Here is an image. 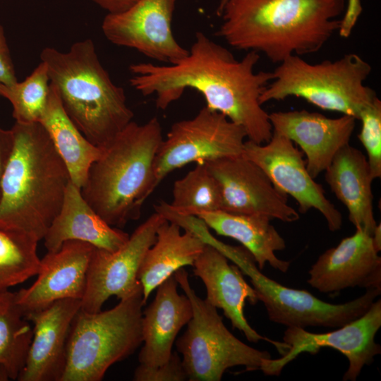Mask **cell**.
<instances>
[{"instance_id":"obj_1","label":"cell","mask_w":381,"mask_h":381,"mask_svg":"<svg viewBox=\"0 0 381 381\" xmlns=\"http://www.w3.org/2000/svg\"><path fill=\"white\" fill-rule=\"evenodd\" d=\"M259 60L254 51L238 60L226 47L197 32L186 56L171 64H131L129 81L143 95H155L156 107L162 110L186 90H195L203 96L205 107L241 126L248 140L263 144L271 139L273 130L260 97L273 74L255 72Z\"/></svg>"},{"instance_id":"obj_2","label":"cell","mask_w":381,"mask_h":381,"mask_svg":"<svg viewBox=\"0 0 381 381\" xmlns=\"http://www.w3.org/2000/svg\"><path fill=\"white\" fill-rule=\"evenodd\" d=\"M346 0H227L216 35L231 47L281 63L320 51L338 32Z\"/></svg>"},{"instance_id":"obj_3","label":"cell","mask_w":381,"mask_h":381,"mask_svg":"<svg viewBox=\"0 0 381 381\" xmlns=\"http://www.w3.org/2000/svg\"><path fill=\"white\" fill-rule=\"evenodd\" d=\"M0 190V228L42 239L71 182L67 167L39 122H16Z\"/></svg>"},{"instance_id":"obj_4","label":"cell","mask_w":381,"mask_h":381,"mask_svg":"<svg viewBox=\"0 0 381 381\" xmlns=\"http://www.w3.org/2000/svg\"><path fill=\"white\" fill-rule=\"evenodd\" d=\"M163 140L157 117L143 124L131 121L92 164L80 188L83 197L110 226L123 227L140 216L154 191V166Z\"/></svg>"},{"instance_id":"obj_5","label":"cell","mask_w":381,"mask_h":381,"mask_svg":"<svg viewBox=\"0 0 381 381\" xmlns=\"http://www.w3.org/2000/svg\"><path fill=\"white\" fill-rule=\"evenodd\" d=\"M40 58L64 111L92 144L104 148L133 121L124 90L111 79L92 40L66 52L46 47Z\"/></svg>"},{"instance_id":"obj_6","label":"cell","mask_w":381,"mask_h":381,"mask_svg":"<svg viewBox=\"0 0 381 381\" xmlns=\"http://www.w3.org/2000/svg\"><path fill=\"white\" fill-rule=\"evenodd\" d=\"M371 71L370 64L355 53L318 64L291 56L272 71L273 79L260 102L262 105L296 97L320 109L358 120L362 111L377 97L375 90L364 84Z\"/></svg>"},{"instance_id":"obj_7","label":"cell","mask_w":381,"mask_h":381,"mask_svg":"<svg viewBox=\"0 0 381 381\" xmlns=\"http://www.w3.org/2000/svg\"><path fill=\"white\" fill-rule=\"evenodd\" d=\"M143 290L104 311L75 315L60 381H100L107 370L143 343Z\"/></svg>"},{"instance_id":"obj_8","label":"cell","mask_w":381,"mask_h":381,"mask_svg":"<svg viewBox=\"0 0 381 381\" xmlns=\"http://www.w3.org/2000/svg\"><path fill=\"white\" fill-rule=\"evenodd\" d=\"M174 274L193 308L187 328L176 342L188 380L219 381L227 369L236 366L260 370L271 358L270 353L236 337L224 325L217 308L195 294L183 268Z\"/></svg>"},{"instance_id":"obj_9","label":"cell","mask_w":381,"mask_h":381,"mask_svg":"<svg viewBox=\"0 0 381 381\" xmlns=\"http://www.w3.org/2000/svg\"><path fill=\"white\" fill-rule=\"evenodd\" d=\"M220 252L250 278L270 320L286 327H339L364 314L381 293V289H368L346 303H327L306 290L285 286L265 276L243 247L224 243Z\"/></svg>"},{"instance_id":"obj_10","label":"cell","mask_w":381,"mask_h":381,"mask_svg":"<svg viewBox=\"0 0 381 381\" xmlns=\"http://www.w3.org/2000/svg\"><path fill=\"white\" fill-rule=\"evenodd\" d=\"M245 130L207 107L191 119L174 123L155 160L154 190L171 171L190 163H205L241 155Z\"/></svg>"},{"instance_id":"obj_11","label":"cell","mask_w":381,"mask_h":381,"mask_svg":"<svg viewBox=\"0 0 381 381\" xmlns=\"http://www.w3.org/2000/svg\"><path fill=\"white\" fill-rule=\"evenodd\" d=\"M381 327V300L375 301L361 316L325 333L286 327L283 342L289 348L280 358L266 360L261 370L267 375H279L282 369L302 353L316 354L321 348H332L346 357L349 367L343 380L355 381L365 365L371 364L381 353L375 337Z\"/></svg>"},{"instance_id":"obj_12","label":"cell","mask_w":381,"mask_h":381,"mask_svg":"<svg viewBox=\"0 0 381 381\" xmlns=\"http://www.w3.org/2000/svg\"><path fill=\"white\" fill-rule=\"evenodd\" d=\"M166 221L157 212L139 225L118 250L95 247L92 253L80 309L96 313L111 296L127 298L142 289L138 279L142 260L155 243L159 227Z\"/></svg>"},{"instance_id":"obj_13","label":"cell","mask_w":381,"mask_h":381,"mask_svg":"<svg viewBox=\"0 0 381 381\" xmlns=\"http://www.w3.org/2000/svg\"><path fill=\"white\" fill-rule=\"evenodd\" d=\"M242 155L261 168L278 190L294 198L300 213L317 210L331 231L341 229L340 212L326 197L322 186L310 176L303 153L291 140L276 133L263 144L248 140Z\"/></svg>"},{"instance_id":"obj_14","label":"cell","mask_w":381,"mask_h":381,"mask_svg":"<svg viewBox=\"0 0 381 381\" xmlns=\"http://www.w3.org/2000/svg\"><path fill=\"white\" fill-rule=\"evenodd\" d=\"M176 0H137L128 9L107 13L102 23L105 37L118 46L134 49L166 64L186 56L171 29Z\"/></svg>"},{"instance_id":"obj_15","label":"cell","mask_w":381,"mask_h":381,"mask_svg":"<svg viewBox=\"0 0 381 381\" xmlns=\"http://www.w3.org/2000/svg\"><path fill=\"white\" fill-rule=\"evenodd\" d=\"M205 163L219 184L222 210L263 214L284 222L299 219V212L288 204V196L274 187L261 168L242 155Z\"/></svg>"},{"instance_id":"obj_16","label":"cell","mask_w":381,"mask_h":381,"mask_svg":"<svg viewBox=\"0 0 381 381\" xmlns=\"http://www.w3.org/2000/svg\"><path fill=\"white\" fill-rule=\"evenodd\" d=\"M95 246L80 241H68L40 259L35 282L15 292L16 301L25 317L64 298L81 301L87 283L90 258Z\"/></svg>"},{"instance_id":"obj_17","label":"cell","mask_w":381,"mask_h":381,"mask_svg":"<svg viewBox=\"0 0 381 381\" xmlns=\"http://www.w3.org/2000/svg\"><path fill=\"white\" fill-rule=\"evenodd\" d=\"M371 235L362 229L321 254L308 271V284L331 294L348 288L381 289V258Z\"/></svg>"},{"instance_id":"obj_18","label":"cell","mask_w":381,"mask_h":381,"mask_svg":"<svg viewBox=\"0 0 381 381\" xmlns=\"http://www.w3.org/2000/svg\"><path fill=\"white\" fill-rule=\"evenodd\" d=\"M193 267L194 274L205 284V300L217 309L222 310L233 328L241 332L250 342L270 343L282 356L287 351L289 346L286 344L263 337L249 325L244 315L245 302L248 301L255 305L258 298L254 288L246 282L236 265H229L224 255L206 243Z\"/></svg>"},{"instance_id":"obj_19","label":"cell","mask_w":381,"mask_h":381,"mask_svg":"<svg viewBox=\"0 0 381 381\" xmlns=\"http://www.w3.org/2000/svg\"><path fill=\"white\" fill-rule=\"evenodd\" d=\"M269 119L273 133L301 147L313 179L325 171L337 152L349 143L356 121L348 115L329 118L306 109L272 112Z\"/></svg>"},{"instance_id":"obj_20","label":"cell","mask_w":381,"mask_h":381,"mask_svg":"<svg viewBox=\"0 0 381 381\" xmlns=\"http://www.w3.org/2000/svg\"><path fill=\"white\" fill-rule=\"evenodd\" d=\"M80 307V300L64 298L25 315L33 324L32 338L18 380L60 381L70 328Z\"/></svg>"},{"instance_id":"obj_21","label":"cell","mask_w":381,"mask_h":381,"mask_svg":"<svg viewBox=\"0 0 381 381\" xmlns=\"http://www.w3.org/2000/svg\"><path fill=\"white\" fill-rule=\"evenodd\" d=\"M178 285L174 274L169 277L157 287L154 300L143 311L141 366L155 368L168 362L177 334L192 318L191 303L186 294H179Z\"/></svg>"},{"instance_id":"obj_22","label":"cell","mask_w":381,"mask_h":381,"mask_svg":"<svg viewBox=\"0 0 381 381\" xmlns=\"http://www.w3.org/2000/svg\"><path fill=\"white\" fill-rule=\"evenodd\" d=\"M129 235L108 224L87 203L80 189L69 183L61 207L44 236L48 251H55L68 241H80L109 251H115Z\"/></svg>"},{"instance_id":"obj_23","label":"cell","mask_w":381,"mask_h":381,"mask_svg":"<svg viewBox=\"0 0 381 381\" xmlns=\"http://www.w3.org/2000/svg\"><path fill=\"white\" fill-rule=\"evenodd\" d=\"M325 172V181L346 207L356 229L372 235L377 224L373 212L374 179L366 156L349 143L337 152Z\"/></svg>"},{"instance_id":"obj_24","label":"cell","mask_w":381,"mask_h":381,"mask_svg":"<svg viewBox=\"0 0 381 381\" xmlns=\"http://www.w3.org/2000/svg\"><path fill=\"white\" fill-rule=\"evenodd\" d=\"M195 216L201 219L217 234L231 238L242 244L262 270L266 263L282 272H286L290 262L277 257L275 252L286 248L285 241L271 224V218L263 214H234L218 210L200 212Z\"/></svg>"},{"instance_id":"obj_25","label":"cell","mask_w":381,"mask_h":381,"mask_svg":"<svg viewBox=\"0 0 381 381\" xmlns=\"http://www.w3.org/2000/svg\"><path fill=\"white\" fill-rule=\"evenodd\" d=\"M175 223L165 221L157 229L155 243L145 253L140 263L138 279L145 305L150 294L176 271L193 266L205 243L193 233Z\"/></svg>"},{"instance_id":"obj_26","label":"cell","mask_w":381,"mask_h":381,"mask_svg":"<svg viewBox=\"0 0 381 381\" xmlns=\"http://www.w3.org/2000/svg\"><path fill=\"white\" fill-rule=\"evenodd\" d=\"M39 122L44 127L68 170L71 181L80 189L85 184L92 164L102 150L89 141L64 111L54 86Z\"/></svg>"},{"instance_id":"obj_27","label":"cell","mask_w":381,"mask_h":381,"mask_svg":"<svg viewBox=\"0 0 381 381\" xmlns=\"http://www.w3.org/2000/svg\"><path fill=\"white\" fill-rule=\"evenodd\" d=\"M32 338V328L16 301L15 292H0V364L11 380L21 372Z\"/></svg>"},{"instance_id":"obj_28","label":"cell","mask_w":381,"mask_h":381,"mask_svg":"<svg viewBox=\"0 0 381 381\" xmlns=\"http://www.w3.org/2000/svg\"><path fill=\"white\" fill-rule=\"evenodd\" d=\"M38 241L27 234L0 228V292L37 275Z\"/></svg>"},{"instance_id":"obj_29","label":"cell","mask_w":381,"mask_h":381,"mask_svg":"<svg viewBox=\"0 0 381 381\" xmlns=\"http://www.w3.org/2000/svg\"><path fill=\"white\" fill-rule=\"evenodd\" d=\"M169 205L178 213L194 216L200 212L221 210L220 186L205 163H198L174 182Z\"/></svg>"},{"instance_id":"obj_30","label":"cell","mask_w":381,"mask_h":381,"mask_svg":"<svg viewBox=\"0 0 381 381\" xmlns=\"http://www.w3.org/2000/svg\"><path fill=\"white\" fill-rule=\"evenodd\" d=\"M50 90V79L46 64L41 61L24 80L0 85V96L12 105L16 122L39 121L46 108Z\"/></svg>"},{"instance_id":"obj_31","label":"cell","mask_w":381,"mask_h":381,"mask_svg":"<svg viewBox=\"0 0 381 381\" xmlns=\"http://www.w3.org/2000/svg\"><path fill=\"white\" fill-rule=\"evenodd\" d=\"M361 122L358 138L367 153L374 179L381 177V101L377 97L359 116Z\"/></svg>"},{"instance_id":"obj_32","label":"cell","mask_w":381,"mask_h":381,"mask_svg":"<svg viewBox=\"0 0 381 381\" xmlns=\"http://www.w3.org/2000/svg\"><path fill=\"white\" fill-rule=\"evenodd\" d=\"M188 380L182 361L176 351L166 363L155 367L147 368L138 365L135 370V381H183Z\"/></svg>"},{"instance_id":"obj_33","label":"cell","mask_w":381,"mask_h":381,"mask_svg":"<svg viewBox=\"0 0 381 381\" xmlns=\"http://www.w3.org/2000/svg\"><path fill=\"white\" fill-rule=\"evenodd\" d=\"M17 78L11 53L7 44L4 30L0 24V85H11Z\"/></svg>"},{"instance_id":"obj_34","label":"cell","mask_w":381,"mask_h":381,"mask_svg":"<svg viewBox=\"0 0 381 381\" xmlns=\"http://www.w3.org/2000/svg\"><path fill=\"white\" fill-rule=\"evenodd\" d=\"M362 10L361 0H346V9L341 18V25L338 31L340 37L347 38L351 35Z\"/></svg>"},{"instance_id":"obj_35","label":"cell","mask_w":381,"mask_h":381,"mask_svg":"<svg viewBox=\"0 0 381 381\" xmlns=\"http://www.w3.org/2000/svg\"><path fill=\"white\" fill-rule=\"evenodd\" d=\"M13 144L11 130L0 128V190L2 176L12 151Z\"/></svg>"},{"instance_id":"obj_36","label":"cell","mask_w":381,"mask_h":381,"mask_svg":"<svg viewBox=\"0 0 381 381\" xmlns=\"http://www.w3.org/2000/svg\"><path fill=\"white\" fill-rule=\"evenodd\" d=\"M107 13H117L130 8L137 0H92Z\"/></svg>"},{"instance_id":"obj_37","label":"cell","mask_w":381,"mask_h":381,"mask_svg":"<svg viewBox=\"0 0 381 381\" xmlns=\"http://www.w3.org/2000/svg\"><path fill=\"white\" fill-rule=\"evenodd\" d=\"M373 244L376 250L380 252L381 250V225L377 224L373 234L371 235Z\"/></svg>"},{"instance_id":"obj_38","label":"cell","mask_w":381,"mask_h":381,"mask_svg":"<svg viewBox=\"0 0 381 381\" xmlns=\"http://www.w3.org/2000/svg\"><path fill=\"white\" fill-rule=\"evenodd\" d=\"M11 380L8 372L4 365L0 364V381H7Z\"/></svg>"},{"instance_id":"obj_39","label":"cell","mask_w":381,"mask_h":381,"mask_svg":"<svg viewBox=\"0 0 381 381\" xmlns=\"http://www.w3.org/2000/svg\"><path fill=\"white\" fill-rule=\"evenodd\" d=\"M226 1L227 0H220L219 1V5H218L217 8L216 13H218V12L221 10V8L223 7V6L224 5V4L226 3Z\"/></svg>"}]
</instances>
